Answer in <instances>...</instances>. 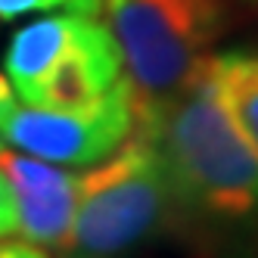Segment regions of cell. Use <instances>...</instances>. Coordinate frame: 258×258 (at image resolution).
<instances>
[{
    "mask_svg": "<svg viewBox=\"0 0 258 258\" xmlns=\"http://www.w3.org/2000/svg\"><path fill=\"white\" fill-rule=\"evenodd\" d=\"M153 137L174 196L215 218L258 212V153L221 94L215 56H206L168 100L134 115Z\"/></svg>",
    "mask_w": 258,
    "mask_h": 258,
    "instance_id": "cell-1",
    "label": "cell"
},
{
    "mask_svg": "<svg viewBox=\"0 0 258 258\" xmlns=\"http://www.w3.org/2000/svg\"><path fill=\"white\" fill-rule=\"evenodd\" d=\"M177 202L153 137L134 124L115 153L78 174L69 246L81 258H112L150 236Z\"/></svg>",
    "mask_w": 258,
    "mask_h": 258,
    "instance_id": "cell-2",
    "label": "cell"
},
{
    "mask_svg": "<svg viewBox=\"0 0 258 258\" xmlns=\"http://www.w3.org/2000/svg\"><path fill=\"white\" fill-rule=\"evenodd\" d=\"M134 94L150 112L187 81L224 28V0H103Z\"/></svg>",
    "mask_w": 258,
    "mask_h": 258,
    "instance_id": "cell-3",
    "label": "cell"
},
{
    "mask_svg": "<svg viewBox=\"0 0 258 258\" xmlns=\"http://www.w3.org/2000/svg\"><path fill=\"white\" fill-rule=\"evenodd\" d=\"M134 94L121 78L84 109H38L10 103L0 112V146L53 165H97L131 137Z\"/></svg>",
    "mask_w": 258,
    "mask_h": 258,
    "instance_id": "cell-4",
    "label": "cell"
},
{
    "mask_svg": "<svg viewBox=\"0 0 258 258\" xmlns=\"http://www.w3.org/2000/svg\"><path fill=\"white\" fill-rule=\"evenodd\" d=\"M121 69L112 31L94 16H78V25L59 56L25 84L19 97L38 109H84L121 81Z\"/></svg>",
    "mask_w": 258,
    "mask_h": 258,
    "instance_id": "cell-5",
    "label": "cell"
},
{
    "mask_svg": "<svg viewBox=\"0 0 258 258\" xmlns=\"http://www.w3.org/2000/svg\"><path fill=\"white\" fill-rule=\"evenodd\" d=\"M0 171L13 190L19 218L16 233H22L25 243L34 246H69L78 174L44 159L19 156L10 146H0Z\"/></svg>",
    "mask_w": 258,
    "mask_h": 258,
    "instance_id": "cell-6",
    "label": "cell"
},
{
    "mask_svg": "<svg viewBox=\"0 0 258 258\" xmlns=\"http://www.w3.org/2000/svg\"><path fill=\"white\" fill-rule=\"evenodd\" d=\"M78 16L81 13L50 16V19H41L34 25H25L22 31H16V38L7 47V81H13L16 90L31 84L59 56V50L69 44L72 31L78 25Z\"/></svg>",
    "mask_w": 258,
    "mask_h": 258,
    "instance_id": "cell-7",
    "label": "cell"
},
{
    "mask_svg": "<svg viewBox=\"0 0 258 258\" xmlns=\"http://www.w3.org/2000/svg\"><path fill=\"white\" fill-rule=\"evenodd\" d=\"M215 69L233 121L258 153V53L252 50L221 53V56H215Z\"/></svg>",
    "mask_w": 258,
    "mask_h": 258,
    "instance_id": "cell-8",
    "label": "cell"
},
{
    "mask_svg": "<svg viewBox=\"0 0 258 258\" xmlns=\"http://www.w3.org/2000/svg\"><path fill=\"white\" fill-rule=\"evenodd\" d=\"M16 227H19V218H16L13 190H10V183H7L4 171H0V236L16 233Z\"/></svg>",
    "mask_w": 258,
    "mask_h": 258,
    "instance_id": "cell-9",
    "label": "cell"
},
{
    "mask_svg": "<svg viewBox=\"0 0 258 258\" xmlns=\"http://www.w3.org/2000/svg\"><path fill=\"white\" fill-rule=\"evenodd\" d=\"M59 7L56 0H0V19H16L22 13H41Z\"/></svg>",
    "mask_w": 258,
    "mask_h": 258,
    "instance_id": "cell-10",
    "label": "cell"
},
{
    "mask_svg": "<svg viewBox=\"0 0 258 258\" xmlns=\"http://www.w3.org/2000/svg\"><path fill=\"white\" fill-rule=\"evenodd\" d=\"M0 258H47L34 243H0Z\"/></svg>",
    "mask_w": 258,
    "mask_h": 258,
    "instance_id": "cell-11",
    "label": "cell"
},
{
    "mask_svg": "<svg viewBox=\"0 0 258 258\" xmlns=\"http://www.w3.org/2000/svg\"><path fill=\"white\" fill-rule=\"evenodd\" d=\"M59 7H69L72 13H81V16H94L100 7H103V0H56Z\"/></svg>",
    "mask_w": 258,
    "mask_h": 258,
    "instance_id": "cell-12",
    "label": "cell"
},
{
    "mask_svg": "<svg viewBox=\"0 0 258 258\" xmlns=\"http://www.w3.org/2000/svg\"><path fill=\"white\" fill-rule=\"evenodd\" d=\"M13 103V90H10V81L0 75V112H4V109Z\"/></svg>",
    "mask_w": 258,
    "mask_h": 258,
    "instance_id": "cell-13",
    "label": "cell"
},
{
    "mask_svg": "<svg viewBox=\"0 0 258 258\" xmlns=\"http://www.w3.org/2000/svg\"><path fill=\"white\" fill-rule=\"evenodd\" d=\"M72 258H81V255H72Z\"/></svg>",
    "mask_w": 258,
    "mask_h": 258,
    "instance_id": "cell-14",
    "label": "cell"
}]
</instances>
